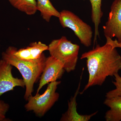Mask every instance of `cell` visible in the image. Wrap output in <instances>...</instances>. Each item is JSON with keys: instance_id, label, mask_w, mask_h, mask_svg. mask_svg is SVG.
<instances>
[{"instance_id": "7", "label": "cell", "mask_w": 121, "mask_h": 121, "mask_svg": "<svg viewBox=\"0 0 121 121\" xmlns=\"http://www.w3.org/2000/svg\"><path fill=\"white\" fill-rule=\"evenodd\" d=\"M65 70L63 64L58 60L51 56L46 58L36 94L46 84L62 78Z\"/></svg>"}, {"instance_id": "6", "label": "cell", "mask_w": 121, "mask_h": 121, "mask_svg": "<svg viewBox=\"0 0 121 121\" xmlns=\"http://www.w3.org/2000/svg\"><path fill=\"white\" fill-rule=\"evenodd\" d=\"M103 31L106 38L115 37L121 43V0H114L112 3Z\"/></svg>"}, {"instance_id": "12", "label": "cell", "mask_w": 121, "mask_h": 121, "mask_svg": "<svg viewBox=\"0 0 121 121\" xmlns=\"http://www.w3.org/2000/svg\"><path fill=\"white\" fill-rule=\"evenodd\" d=\"M102 0H90L91 5V19L94 26V45L99 37V28L103 13L102 10Z\"/></svg>"}, {"instance_id": "17", "label": "cell", "mask_w": 121, "mask_h": 121, "mask_svg": "<svg viewBox=\"0 0 121 121\" xmlns=\"http://www.w3.org/2000/svg\"><path fill=\"white\" fill-rule=\"evenodd\" d=\"M106 43L110 44L113 48H121V43L118 42L117 39L113 40L112 39L108 37H106Z\"/></svg>"}, {"instance_id": "11", "label": "cell", "mask_w": 121, "mask_h": 121, "mask_svg": "<svg viewBox=\"0 0 121 121\" xmlns=\"http://www.w3.org/2000/svg\"><path fill=\"white\" fill-rule=\"evenodd\" d=\"M104 104L110 108L105 114L106 121H121V96L106 98Z\"/></svg>"}, {"instance_id": "5", "label": "cell", "mask_w": 121, "mask_h": 121, "mask_svg": "<svg viewBox=\"0 0 121 121\" xmlns=\"http://www.w3.org/2000/svg\"><path fill=\"white\" fill-rule=\"evenodd\" d=\"M58 18L63 28L71 29L82 44L86 47H90L92 43L93 32L90 25L73 13L68 10H63L60 12Z\"/></svg>"}, {"instance_id": "4", "label": "cell", "mask_w": 121, "mask_h": 121, "mask_svg": "<svg viewBox=\"0 0 121 121\" xmlns=\"http://www.w3.org/2000/svg\"><path fill=\"white\" fill-rule=\"evenodd\" d=\"M60 82L57 81L50 82L43 94L38 93L35 96L31 95L25 105L26 111H33L37 117L43 116L58 99L59 94L56 90Z\"/></svg>"}, {"instance_id": "10", "label": "cell", "mask_w": 121, "mask_h": 121, "mask_svg": "<svg viewBox=\"0 0 121 121\" xmlns=\"http://www.w3.org/2000/svg\"><path fill=\"white\" fill-rule=\"evenodd\" d=\"M80 82L78 87L73 97L68 102V109L64 114H63L60 121H88L93 116L95 115L98 112H95L90 115H80L77 111V103L76 97L78 94L80 85Z\"/></svg>"}, {"instance_id": "8", "label": "cell", "mask_w": 121, "mask_h": 121, "mask_svg": "<svg viewBox=\"0 0 121 121\" xmlns=\"http://www.w3.org/2000/svg\"><path fill=\"white\" fill-rule=\"evenodd\" d=\"M13 66L4 60H0V97L4 93L14 90L15 87H24L23 80L13 77Z\"/></svg>"}, {"instance_id": "9", "label": "cell", "mask_w": 121, "mask_h": 121, "mask_svg": "<svg viewBox=\"0 0 121 121\" xmlns=\"http://www.w3.org/2000/svg\"><path fill=\"white\" fill-rule=\"evenodd\" d=\"M48 50V45L41 41L33 42L27 47L17 50L10 46L6 51L20 60L31 61L39 59L44 52Z\"/></svg>"}, {"instance_id": "15", "label": "cell", "mask_w": 121, "mask_h": 121, "mask_svg": "<svg viewBox=\"0 0 121 121\" xmlns=\"http://www.w3.org/2000/svg\"><path fill=\"white\" fill-rule=\"evenodd\" d=\"M114 77L115 80L112 83L115 86V89L107 92L105 95L106 98L121 96V77L118 73L115 75Z\"/></svg>"}, {"instance_id": "1", "label": "cell", "mask_w": 121, "mask_h": 121, "mask_svg": "<svg viewBox=\"0 0 121 121\" xmlns=\"http://www.w3.org/2000/svg\"><path fill=\"white\" fill-rule=\"evenodd\" d=\"M80 59H86L89 74L88 82L81 94L91 87L101 86L107 77L114 76L121 70V56L116 48L107 43L98 44L82 54Z\"/></svg>"}, {"instance_id": "2", "label": "cell", "mask_w": 121, "mask_h": 121, "mask_svg": "<svg viewBox=\"0 0 121 121\" xmlns=\"http://www.w3.org/2000/svg\"><path fill=\"white\" fill-rule=\"evenodd\" d=\"M46 58L43 53L37 59L25 61L18 59L7 51L2 52V59L16 68L22 75L26 87L24 98L26 101L32 95L34 84L43 72Z\"/></svg>"}, {"instance_id": "3", "label": "cell", "mask_w": 121, "mask_h": 121, "mask_svg": "<svg viewBox=\"0 0 121 121\" xmlns=\"http://www.w3.org/2000/svg\"><path fill=\"white\" fill-rule=\"evenodd\" d=\"M80 47L72 43L65 36L52 40L48 45L51 56L62 63L66 71L70 72L75 69L78 58Z\"/></svg>"}, {"instance_id": "14", "label": "cell", "mask_w": 121, "mask_h": 121, "mask_svg": "<svg viewBox=\"0 0 121 121\" xmlns=\"http://www.w3.org/2000/svg\"><path fill=\"white\" fill-rule=\"evenodd\" d=\"M13 7L17 10L31 16L37 11L36 0H8Z\"/></svg>"}, {"instance_id": "13", "label": "cell", "mask_w": 121, "mask_h": 121, "mask_svg": "<svg viewBox=\"0 0 121 121\" xmlns=\"http://www.w3.org/2000/svg\"><path fill=\"white\" fill-rule=\"evenodd\" d=\"M37 11H39L41 17L46 22H49L52 17H58L60 12L53 6L50 0H37Z\"/></svg>"}, {"instance_id": "16", "label": "cell", "mask_w": 121, "mask_h": 121, "mask_svg": "<svg viewBox=\"0 0 121 121\" xmlns=\"http://www.w3.org/2000/svg\"><path fill=\"white\" fill-rule=\"evenodd\" d=\"M9 106L4 101L0 100V121H8L6 114L8 111Z\"/></svg>"}]
</instances>
